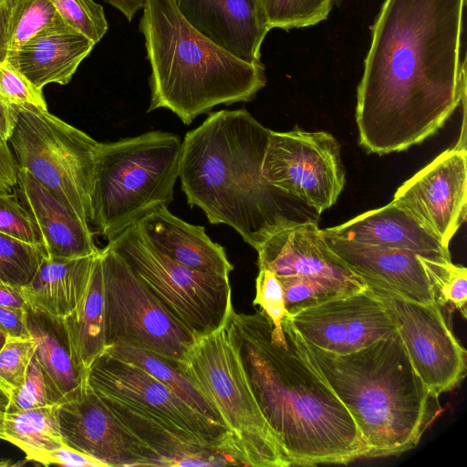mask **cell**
<instances>
[{"mask_svg":"<svg viewBox=\"0 0 467 467\" xmlns=\"http://www.w3.org/2000/svg\"><path fill=\"white\" fill-rule=\"evenodd\" d=\"M466 0H384L357 88L359 144L402 151L440 130L466 98Z\"/></svg>","mask_w":467,"mask_h":467,"instance_id":"6da1fadb","label":"cell"},{"mask_svg":"<svg viewBox=\"0 0 467 467\" xmlns=\"http://www.w3.org/2000/svg\"><path fill=\"white\" fill-rule=\"evenodd\" d=\"M226 326L261 411L292 466L366 458L352 416L304 355L287 316L282 321L285 344L273 340V325L263 310H233Z\"/></svg>","mask_w":467,"mask_h":467,"instance_id":"7a4b0ae2","label":"cell"},{"mask_svg":"<svg viewBox=\"0 0 467 467\" xmlns=\"http://www.w3.org/2000/svg\"><path fill=\"white\" fill-rule=\"evenodd\" d=\"M269 133L245 109H223L182 144L179 179L188 204L212 224L232 227L255 250L274 233L319 217L263 177Z\"/></svg>","mask_w":467,"mask_h":467,"instance_id":"3957f363","label":"cell"},{"mask_svg":"<svg viewBox=\"0 0 467 467\" xmlns=\"http://www.w3.org/2000/svg\"><path fill=\"white\" fill-rule=\"evenodd\" d=\"M292 327L307 360L352 416L366 458L399 455L417 446L441 408L438 396L414 369L398 332L337 355L306 342Z\"/></svg>","mask_w":467,"mask_h":467,"instance_id":"277c9868","label":"cell"},{"mask_svg":"<svg viewBox=\"0 0 467 467\" xmlns=\"http://www.w3.org/2000/svg\"><path fill=\"white\" fill-rule=\"evenodd\" d=\"M142 10L151 70L148 112L167 109L189 125L215 106L252 100L265 86L263 63L244 61L208 39L173 0H146Z\"/></svg>","mask_w":467,"mask_h":467,"instance_id":"5b68a950","label":"cell"},{"mask_svg":"<svg viewBox=\"0 0 467 467\" xmlns=\"http://www.w3.org/2000/svg\"><path fill=\"white\" fill-rule=\"evenodd\" d=\"M182 141L153 130L99 142L90 192V224L110 241L173 201Z\"/></svg>","mask_w":467,"mask_h":467,"instance_id":"8992f818","label":"cell"},{"mask_svg":"<svg viewBox=\"0 0 467 467\" xmlns=\"http://www.w3.org/2000/svg\"><path fill=\"white\" fill-rule=\"evenodd\" d=\"M176 367L220 416L240 465L292 466L261 411L226 322L199 337Z\"/></svg>","mask_w":467,"mask_h":467,"instance_id":"52a82bcc","label":"cell"},{"mask_svg":"<svg viewBox=\"0 0 467 467\" xmlns=\"http://www.w3.org/2000/svg\"><path fill=\"white\" fill-rule=\"evenodd\" d=\"M7 140L17 168L26 170L81 220L90 224V192L99 141L32 105L14 106Z\"/></svg>","mask_w":467,"mask_h":467,"instance_id":"ba28073f","label":"cell"},{"mask_svg":"<svg viewBox=\"0 0 467 467\" xmlns=\"http://www.w3.org/2000/svg\"><path fill=\"white\" fill-rule=\"evenodd\" d=\"M163 308L196 337L210 334L234 310L229 276L182 265L152 247L137 223L108 241Z\"/></svg>","mask_w":467,"mask_h":467,"instance_id":"9c48e42d","label":"cell"},{"mask_svg":"<svg viewBox=\"0 0 467 467\" xmlns=\"http://www.w3.org/2000/svg\"><path fill=\"white\" fill-rule=\"evenodd\" d=\"M107 347L127 345L177 365L198 337L171 316L107 244L100 249Z\"/></svg>","mask_w":467,"mask_h":467,"instance_id":"30bf717a","label":"cell"},{"mask_svg":"<svg viewBox=\"0 0 467 467\" xmlns=\"http://www.w3.org/2000/svg\"><path fill=\"white\" fill-rule=\"evenodd\" d=\"M262 175L319 215L337 202L346 182L337 139L326 131L297 127L285 132L270 130Z\"/></svg>","mask_w":467,"mask_h":467,"instance_id":"8fae6325","label":"cell"},{"mask_svg":"<svg viewBox=\"0 0 467 467\" xmlns=\"http://www.w3.org/2000/svg\"><path fill=\"white\" fill-rule=\"evenodd\" d=\"M101 399L118 401L187 432L218 449L239 465L231 436L222 424L201 414L143 368L102 353L87 372Z\"/></svg>","mask_w":467,"mask_h":467,"instance_id":"7c38bea8","label":"cell"},{"mask_svg":"<svg viewBox=\"0 0 467 467\" xmlns=\"http://www.w3.org/2000/svg\"><path fill=\"white\" fill-rule=\"evenodd\" d=\"M368 287L385 306L414 369L431 392L439 397L461 383L467 353L452 331L447 310L436 302H413Z\"/></svg>","mask_w":467,"mask_h":467,"instance_id":"4fadbf2b","label":"cell"},{"mask_svg":"<svg viewBox=\"0 0 467 467\" xmlns=\"http://www.w3.org/2000/svg\"><path fill=\"white\" fill-rule=\"evenodd\" d=\"M64 444L109 466H164L92 390L88 381L57 404Z\"/></svg>","mask_w":467,"mask_h":467,"instance_id":"5bb4252c","label":"cell"},{"mask_svg":"<svg viewBox=\"0 0 467 467\" xmlns=\"http://www.w3.org/2000/svg\"><path fill=\"white\" fill-rule=\"evenodd\" d=\"M392 202L449 247L466 218V149L453 147L438 155L399 187Z\"/></svg>","mask_w":467,"mask_h":467,"instance_id":"9a60e30c","label":"cell"},{"mask_svg":"<svg viewBox=\"0 0 467 467\" xmlns=\"http://www.w3.org/2000/svg\"><path fill=\"white\" fill-rule=\"evenodd\" d=\"M287 317L304 340L337 355L356 352L397 333L382 302L368 285Z\"/></svg>","mask_w":467,"mask_h":467,"instance_id":"2e32d148","label":"cell"},{"mask_svg":"<svg viewBox=\"0 0 467 467\" xmlns=\"http://www.w3.org/2000/svg\"><path fill=\"white\" fill-rule=\"evenodd\" d=\"M323 234L333 251L368 286L405 300L435 302L419 255L413 252L360 244L338 237L327 229Z\"/></svg>","mask_w":467,"mask_h":467,"instance_id":"e0dca14e","label":"cell"},{"mask_svg":"<svg viewBox=\"0 0 467 467\" xmlns=\"http://www.w3.org/2000/svg\"><path fill=\"white\" fill-rule=\"evenodd\" d=\"M198 32L238 58L259 64L270 27L259 0H173Z\"/></svg>","mask_w":467,"mask_h":467,"instance_id":"ac0fdd59","label":"cell"},{"mask_svg":"<svg viewBox=\"0 0 467 467\" xmlns=\"http://www.w3.org/2000/svg\"><path fill=\"white\" fill-rule=\"evenodd\" d=\"M258 269L277 276L305 275L365 283L333 251L317 222H306L271 234L256 249Z\"/></svg>","mask_w":467,"mask_h":467,"instance_id":"d6986e66","label":"cell"},{"mask_svg":"<svg viewBox=\"0 0 467 467\" xmlns=\"http://www.w3.org/2000/svg\"><path fill=\"white\" fill-rule=\"evenodd\" d=\"M14 192L34 220L47 257L69 259L99 253L89 223L22 168H17Z\"/></svg>","mask_w":467,"mask_h":467,"instance_id":"ffe728a7","label":"cell"},{"mask_svg":"<svg viewBox=\"0 0 467 467\" xmlns=\"http://www.w3.org/2000/svg\"><path fill=\"white\" fill-rule=\"evenodd\" d=\"M95 44L63 19L44 28L9 52L7 61L33 85H67Z\"/></svg>","mask_w":467,"mask_h":467,"instance_id":"44dd1931","label":"cell"},{"mask_svg":"<svg viewBox=\"0 0 467 467\" xmlns=\"http://www.w3.org/2000/svg\"><path fill=\"white\" fill-rule=\"evenodd\" d=\"M327 230L360 244L410 251L429 259L451 260L449 247L392 201Z\"/></svg>","mask_w":467,"mask_h":467,"instance_id":"7402d4cb","label":"cell"},{"mask_svg":"<svg viewBox=\"0 0 467 467\" xmlns=\"http://www.w3.org/2000/svg\"><path fill=\"white\" fill-rule=\"evenodd\" d=\"M137 225L152 247L182 265L223 276L234 269L224 248L211 240L204 227L182 220L167 207L153 211Z\"/></svg>","mask_w":467,"mask_h":467,"instance_id":"603a6c76","label":"cell"},{"mask_svg":"<svg viewBox=\"0 0 467 467\" xmlns=\"http://www.w3.org/2000/svg\"><path fill=\"white\" fill-rule=\"evenodd\" d=\"M98 254L69 259L46 257L30 283L20 287L27 306L56 317H67L86 293Z\"/></svg>","mask_w":467,"mask_h":467,"instance_id":"cb8c5ba5","label":"cell"},{"mask_svg":"<svg viewBox=\"0 0 467 467\" xmlns=\"http://www.w3.org/2000/svg\"><path fill=\"white\" fill-rule=\"evenodd\" d=\"M26 325L35 341L34 356L40 365L50 396L57 404L87 381L76 366L62 318L26 308Z\"/></svg>","mask_w":467,"mask_h":467,"instance_id":"d4e9b609","label":"cell"},{"mask_svg":"<svg viewBox=\"0 0 467 467\" xmlns=\"http://www.w3.org/2000/svg\"><path fill=\"white\" fill-rule=\"evenodd\" d=\"M73 360L87 377L92 363L107 348L105 300L100 249L86 293L77 307L62 318Z\"/></svg>","mask_w":467,"mask_h":467,"instance_id":"484cf974","label":"cell"},{"mask_svg":"<svg viewBox=\"0 0 467 467\" xmlns=\"http://www.w3.org/2000/svg\"><path fill=\"white\" fill-rule=\"evenodd\" d=\"M0 439L24 451L29 462L44 464L47 455L64 445L57 404L0 414Z\"/></svg>","mask_w":467,"mask_h":467,"instance_id":"4316f807","label":"cell"},{"mask_svg":"<svg viewBox=\"0 0 467 467\" xmlns=\"http://www.w3.org/2000/svg\"><path fill=\"white\" fill-rule=\"evenodd\" d=\"M103 353L143 368L192 409L225 427L213 406L175 364L150 351L127 345L109 346Z\"/></svg>","mask_w":467,"mask_h":467,"instance_id":"83f0119b","label":"cell"},{"mask_svg":"<svg viewBox=\"0 0 467 467\" xmlns=\"http://www.w3.org/2000/svg\"><path fill=\"white\" fill-rule=\"evenodd\" d=\"M277 277L284 290L288 316L367 288L365 283L327 277L305 275Z\"/></svg>","mask_w":467,"mask_h":467,"instance_id":"f1b7e54d","label":"cell"},{"mask_svg":"<svg viewBox=\"0 0 467 467\" xmlns=\"http://www.w3.org/2000/svg\"><path fill=\"white\" fill-rule=\"evenodd\" d=\"M434 294L435 302L451 312L459 310L466 317L467 269L451 260H434L419 255Z\"/></svg>","mask_w":467,"mask_h":467,"instance_id":"f546056e","label":"cell"},{"mask_svg":"<svg viewBox=\"0 0 467 467\" xmlns=\"http://www.w3.org/2000/svg\"><path fill=\"white\" fill-rule=\"evenodd\" d=\"M47 254L32 244L0 232V284L23 287L30 283Z\"/></svg>","mask_w":467,"mask_h":467,"instance_id":"4dcf8cb0","label":"cell"},{"mask_svg":"<svg viewBox=\"0 0 467 467\" xmlns=\"http://www.w3.org/2000/svg\"><path fill=\"white\" fill-rule=\"evenodd\" d=\"M60 19L50 0H13L7 29L8 53Z\"/></svg>","mask_w":467,"mask_h":467,"instance_id":"1f68e13d","label":"cell"},{"mask_svg":"<svg viewBox=\"0 0 467 467\" xmlns=\"http://www.w3.org/2000/svg\"><path fill=\"white\" fill-rule=\"evenodd\" d=\"M270 29L306 27L327 19L337 0H259Z\"/></svg>","mask_w":467,"mask_h":467,"instance_id":"d6a6232c","label":"cell"},{"mask_svg":"<svg viewBox=\"0 0 467 467\" xmlns=\"http://www.w3.org/2000/svg\"><path fill=\"white\" fill-rule=\"evenodd\" d=\"M62 19L98 44L108 31L103 6L94 0H50Z\"/></svg>","mask_w":467,"mask_h":467,"instance_id":"836d02e7","label":"cell"},{"mask_svg":"<svg viewBox=\"0 0 467 467\" xmlns=\"http://www.w3.org/2000/svg\"><path fill=\"white\" fill-rule=\"evenodd\" d=\"M33 338L7 337L0 350V389L8 396L24 384L26 371L35 353Z\"/></svg>","mask_w":467,"mask_h":467,"instance_id":"e575fe53","label":"cell"},{"mask_svg":"<svg viewBox=\"0 0 467 467\" xmlns=\"http://www.w3.org/2000/svg\"><path fill=\"white\" fill-rule=\"evenodd\" d=\"M253 304L259 306L271 320L272 338L278 343H286L282 328V321L285 316H288L284 290L278 277L271 271L259 269L255 279V296Z\"/></svg>","mask_w":467,"mask_h":467,"instance_id":"d590c367","label":"cell"},{"mask_svg":"<svg viewBox=\"0 0 467 467\" xmlns=\"http://www.w3.org/2000/svg\"><path fill=\"white\" fill-rule=\"evenodd\" d=\"M0 103L7 108L32 105L47 109L43 89L33 85L7 59L0 63Z\"/></svg>","mask_w":467,"mask_h":467,"instance_id":"8d00e7d4","label":"cell"},{"mask_svg":"<svg viewBox=\"0 0 467 467\" xmlns=\"http://www.w3.org/2000/svg\"><path fill=\"white\" fill-rule=\"evenodd\" d=\"M0 232L32 244L42 245L34 220L12 192H0Z\"/></svg>","mask_w":467,"mask_h":467,"instance_id":"74e56055","label":"cell"},{"mask_svg":"<svg viewBox=\"0 0 467 467\" xmlns=\"http://www.w3.org/2000/svg\"><path fill=\"white\" fill-rule=\"evenodd\" d=\"M55 405L50 396L42 369L35 356L28 366L22 387L9 397L7 408L28 410Z\"/></svg>","mask_w":467,"mask_h":467,"instance_id":"f35d334b","label":"cell"},{"mask_svg":"<svg viewBox=\"0 0 467 467\" xmlns=\"http://www.w3.org/2000/svg\"><path fill=\"white\" fill-rule=\"evenodd\" d=\"M62 465L67 467H107L99 460L66 444L50 451L43 465Z\"/></svg>","mask_w":467,"mask_h":467,"instance_id":"ab89813d","label":"cell"},{"mask_svg":"<svg viewBox=\"0 0 467 467\" xmlns=\"http://www.w3.org/2000/svg\"><path fill=\"white\" fill-rule=\"evenodd\" d=\"M26 308L0 306V330L7 337L31 338L26 325Z\"/></svg>","mask_w":467,"mask_h":467,"instance_id":"60d3db41","label":"cell"},{"mask_svg":"<svg viewBox=\"0 0 467 467\" xmlns=\"http://www.w3.org/2000/svg\"><path fill=\"white\" fill-rule=\"evenodd\" d=\"M13 0L0 2V63L7 58V29Z\"/></svg>","mask_w":467,"mask_h":467,"instance_id":"b9f144b4","label":"cell"},{"mask_svg":"<svg viewBox=\"0 0 467 467\" xmlns=\"http://www.w3.org/2000/svg\"><path fill=\"white\" fill-rule=\"evenodd\" d=\"M0 306L16 308L28 307L20 292V287L0 284Z\"/></svg>","mask_w":467,"mask_h":467,"instance_id":"7bdbcfd3","label":"cell"},{"mask_svg":"<svg viewBox=\"0 0 467 467\" xmlns=\"http://www.w3.org/2000/svg\"><path fill=\"white\" fill-rule=\"evenodd\" d=\"M113 7L117 8L126 17L131 21L134 16L143 9L146 0H103Z\"/></svg>","mask_w":467,"mask_h":467,"instance_id":"ee69618b","label":"cell"},{"mask_svg":"<svg viewBox=\"0 0 467 467\" xmlns=\"http://www.w3.org/2000/svg\"><path fill=\"white\" fill-rule=\"evenodd\" d=\"M8 403V396L0 389V414L5 411Z\"/></svg>","mask_w":467,"mask_h":467,"instance_id":"f6af8a7d","label":"cell"},{"mask_svg":"<svg viewBox=\"0 0 467 467\" xmlns=\"http://www.w3.org/2000/svg\"><path fill=\"white\" fill-rule=\"evenodd\" d=\"M6 339H7V336L3 331L0 330V350L5 344Z\"/></svg>","mask_w":467,"mask_h":467,"instance_id":"bcb514c9","label":"cell"},{"mask_svg":"<svg viewBox=\"0 0 467 467\" xmlns=\"http://www.w3.org/2000/svg\"><path fill=\"white\" fill-rule=\"evenodd\" d=\"M0 192H11L13 191L9 190L7 187H5L2 183H0Z\"/></svg>","mask_w":467,"mask_h":467,"instance_id":"7dc6e473","label":"cell"},{"mask_svg":"<svg viewBox=\"0 0 467 467\" xmlns=\"http://www.w3.org/2000/svg\"><path fill=\"white\" fill-rule=\"evenodd\" d=\"M3 1V0H0V2Z\"/></svg>","mask_w":467,"mask_h":467,"instance_id":"c3c4849f","label":"cell"}]
</instances>
